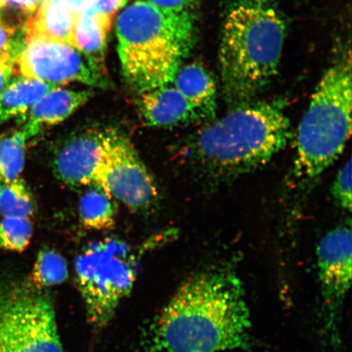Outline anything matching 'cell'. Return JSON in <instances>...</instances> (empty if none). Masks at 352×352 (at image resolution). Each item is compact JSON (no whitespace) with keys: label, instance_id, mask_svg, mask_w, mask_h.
<instances>
[{"label":"cell","instance_id":"6da1fadb","mask_svg":"<svg viewBox=\"0 0 352 352\" xmlns=\"http://www.w3.org/2000/svg\"><path fill=\"white\" fill-rule=\"evenodd\" d=\"M252 318L244 286L228 267L189 276L154 320L146 352L248 351Z\"/></svg>","mask_w":352,"mask_h":352},{"label":"cell","instance_id":"7a4b0ae2","mask_svg":"<svg viewBox=\"0 0 352 352\" xmlns=\"http://www.w3.org/2000/svg\"><path fill=\"white\" fill-rule=\"evenodd\" d=\"M292 135L280 104H242L197 132L190 144L191 156L202 174L226 182L267 164Z\"/></svg>","mask_w":352,"mask_h":352},{"label":"cell","instance_id":"3957f363","mask_svg":"<svg viewBox=\"0 0 352 352\" xmlns=\"http://www.w3.org/2000/svg\"><path fill=\"white\" fill-rule=\"evenodd\" d=\"M285 24L270 0H239L224 22L219 59L226 98L245 103L274 78Z\"/></svg>","mask_w":352,"mask_h":352},{"label":"cell","instance_id":"277c9868","mask_svg":"<svg viewBox=\"0 0 352 352\" xmlns=\"http://www.w3.org/2000/svg\"><path fill=\"white\" fill-rule=\"evenodd\" d=\"M192 21L186 11L135 1L118 17L116 34L126 85L142 94L173 83L190 46Z\"/></svg>","mask_w":352,"mask_h":352},{"label":"cell","instance_id":"5b68a950","mask_svg":"<svg viewBox=\"0 0 352 352\" xmlns=\"http://www.w3.org/2000/svg\"><path fill=\"white\" fill-rule=\"evenodd\" d=\"M351 65L342 63L321 78L299 123L294 174L312 180L340 157L351 132Z\"/></svg>","mask_w":352,"mask_h":352},{"label":"cell","instance_id":"8992f818","mask_svg":"<svg viewBox=\"0 0 352 352\" xmlns=\"http://www.w3.org/2000/svg\"><path fill=\"white\" fill-rule=\"evenodd\" d=\"M0 352H64L54 307L41 290L0 287Z\"/></svg>","mask_w":352,"mask_h":352},{"label":"cell","instance_id":"52a82bcc","mask_svg":"<svg viewBox=\"0 0 352 352\" xmlns=\"http://www.w3.org/2000/svg\"><path fill=\"white\" fill-rule=\"evenodd\" d=\"M94 186L134 212L151 209L158 196L156 183L133 144L116 129L104 130L103 158Z\"/></svg>","mask_w":352,"mask_h":352},{"label":"cell","instance_id":"ba28073f","mask_svg":"<svg viewBox=\"0 0 352 352\" xmlns=\"http://www.w3.org/2000/svg\"><path fill=\"white\" fill-rule=\"evenodd\" d=\"M76 271L88 318L98 327L107 324L131 292L135 280L133 267L118 250L101 245L78 258Z\"/></svg>","mask_w":352,"mask_h":352},{"label":"cell","instance_id":"9c48e42d","mask_svg":"<svg viewBox=\"0 0 352 352\" xmlns=\"http://www.w3.org/2000/svg\"><path fill=\"white\" fill-rule=\"evenodd\" d=\"M15 65L21 76L58 87L73 82L100 88L110 85L107 70L100 67L85 52L69 44L36 36L26 37Z\"/></svg>","mask_w":352,"mask_h":352},{"label":"cell","instance_id":"30bf717a","mask_svg":"<svg viewBox=\"0 0 352 352\" xmlns=\"http://www.w3.org/2000/svg\"><path fill=\"white\" fill-rule=\"evenodd\" d=\"M351 256L350 226L329 231L316 248L324 336L332 349L340 346L342 311L351 285Z\"/></svg>","mask_w":352,"mask_h":352},{"label":"cell","instance_id":"8fae6325","mask_svg":"<svg viewBox=\"0 0 352 352\" xmlns=\"http://www.w3.org/2000/svg\"><path fill=\"white\" fill-rule=\"evenodd\" d=\"M104 147V130L90 129L70 136L54 154L52 169L56 177L72 188L94 186Z\"/></svg>","mask_w":352,"mask_h":352},{"label":"cell","instance_id":"7c38bea8","mask_svg":"<svg viewBox=\"0 0 352 352\" xmlns=\"http://www.w3.org/2000/svg\"><path fill=\"white\" fill-rule=\"evenodd\" d=\"M135 104L147 126L166 129L206 120L195 104L170 85L139 94Z\"/></svg>","mask_w":352,"mask_h":352},{"label":"cell","instance_id":"4fadbf2b","mask_svg":"<svg viewBox=\"0 0 352 352\" xmlns=\"http://www.w3.org/2000/svg\"><path fill=\"white\" fill-rule=\"evenodd\" d=\"M94 95L91 90L74 91L56 87L38 100L28 113L22 130L29 139L44 126L59 124L85 104Z\"/></svg>","mask_w":352,"mask_h":352},{"label":"cell","instance_id":"5bb4252c","mask_svg":"<svg viewBox=\"0 0 352 352\" xmlns=\"http://www.w3.org/2000/svg\"><path fill=\"white\" fill-rule=\"evenodd\" d=\"M78 12L70 10L63 0H43L26 25V37L36 36L76 47Z\"/></svg>","mask_w":352,"mask_h":352},{"label":"cell","instance_id":"9a60e30c","mask_svg":"<svg viewBox=\"0 0 352 352\" xmlns=\"http://www.w3.org/2000/svg\"><path fill=\"white\" fill-rule=\"evenodd\" d=\"M113 20L96 12L91 4L85 10L78 12L74 34L76 46L104 69H107L104 60L107 36L111 29Z\"/></svg>","mask_w":352,"mask_h":352},{"label":"cell","instance_id":"2e32d148","mask_svg":"<svg viewBox=\"0 0 352 352\" xmlns=\"http://www.w3.org/2000/svg\"><path fill=\"white\" fill-rule=\"evenodd\" d=\"M174 87L204 113L206 120L214 117L217 87L210 74L199 64H188L177 70Z\"/></svg>","mask_w":352,"mask_h":352},{"label":"cell","instance_id":"e0dca14e","mask_svg":"<svg viewBox=\"0 0 352 352\" xmlns=\"http://www.w3.org/2000/svg\"><path fill=\"white\" fill-rule=\"evenodd\" d=\"M56 87L58 86L23 76L11 79L0 94V125L28 113L44 95Z\"/></svg>","mask_w":352,"mask_h":352},{"label":"cell","instance_id":"ac0fdd59","mask_svg":"<svg viewBox=\"0 0 352 352\" xmlns=\"http://www.w3.org/2000/svg\"><path fill=\"white\" fill-rule=\"evenodd\" d=\"M89 188L79 199V218L83 227L91 230H109L116 224V199L98 186Z\"/></svg>","mask_w":352,"mask_h":352},{"label":"cell","instance_id":"d6986e66","mask_svg":"<svg viewBox=\"0 0 352 352\" xmlns=\"http://www.w3.org/2000/svg\"><path fill=\"white\" fill-rule=\"evenodd\" d=\"M28 140L22 129L0 135V184L20 177L25 166Z\"/></svg>","mask_w":352,"mask_h":352},{"label":"cell","instance_id":"ffe728a7","mask_svg":"<svg viewBox=\"0 0 352 352\" xmlns=\"http://www.w3.org/2000/svg\"><path fill=\"white\" fill-rule=\"evenodd\" d=\"M68 274L67 263L63 255L55 250L43 248L34 263L30 286L39 289L58 285L67 279Z\"/></svg>","mask_w":352,"mask_h":352},{"label":"cell","instance_id":"44dd1931","mask_svg":"<svg viewBox=\"0 0 352 352\" xmlns=\"http://www.w3.org/2000/svg\"><path fill=\"white\" fill-rule=\"evenodd\" d=\"M34 210L32 193L23 179L0 184V214L3 217L30 218Z\"/></svg>","mask_w":352,"mask_h":352},{"label":"cell","instance_id":"7402d4cb","mask_svg":"<svg viewBox=\"0 0 352 352\" xmlns=\"http://www.w3.org/2000/svg\"><path fill=\"white\" fill-rule=\"evenodd\" d=\"M33 235L30 218L3 217L0 222V248L22 252L28 248Z\"/></svg>","mask_w":352,"mask_h":352},{"label":"cell","instance_id":"603a6c76","mask_svg":"<svg viewBox=\"0 0 352 352\" xmlns=\"http://www.w3.org/2000/svg\"><path fill=\"white\" fill-rule=\"evenodd\" d=\"M351 161L343 166L336 175L332 187V195L342 208L351 210Z\"/></svg>","mask_w":352,"mask_h":352},{"label":"cell","instance_id":"cb8c5ba5","mask_svg":"<svg viewBox=\"0 0 352 352\" xmlns=\"http://www.w3.org/2000/svg\"><path fill=\"white\" fill-rule=\"evenodd\" d=\"M16 60V57L10 54H0V94L12 79Z\"/></svg>","mask_w":352,"mask_h":352},{"label":"cell","instance_id":"d4e9b609","mask_svg":"<svg viewBox=\"0 0 352 352\" xmlns=\"http://www.w3.org/2000/svg\"><path fill=\"white\" fill-rule=\"evenodd\" d=\"M127 0H91L96 12L114 19L118 11L124 7Z\"/></svg>","mask_w":352,"mask_h":352},{"label":"cell","instance_id":"484cf974","mask_svg":"<svg viewBox=\"0 0 352 352\" xmlns=\"http://www.w3.org/2000/svg\"><path fill=\"white\" fill-rule=\"evenodd\" d=\"M42 2L43 0H0V10L10 8L34 13Z\"/></svg>","mask_w":352,"mask_h":352},{"label":"cell","instance_id":"4316f807","mask_svg":"<svg viewBox=\"0 0 352 352\" xmlns=\"http://www.w3.org/2000/svg\"><path fill=\"white\" fill-rule=\"evenodd\" d=\"M195 1V0H148V3L160 10L175 12L184 11V8Z\"/></svg>","mask_w":352,"mask_h":352},{"label":"cell","instance_id":"83f0119b","mask_svg":"<svg viewBox=\"0 0 352 352\" xmlns=\"http://www.w3.org/2000/svg\"><path fill=\"white\" fill-rule=\"evenodd\" d=\"M63 1L73 11L76 10V8L77 10L80 8L81 11L85 10L86 8L85 6L89 2L88 0H63Z\"/></svg>","mask_w":352,"mask_h":352}]
</instances>
